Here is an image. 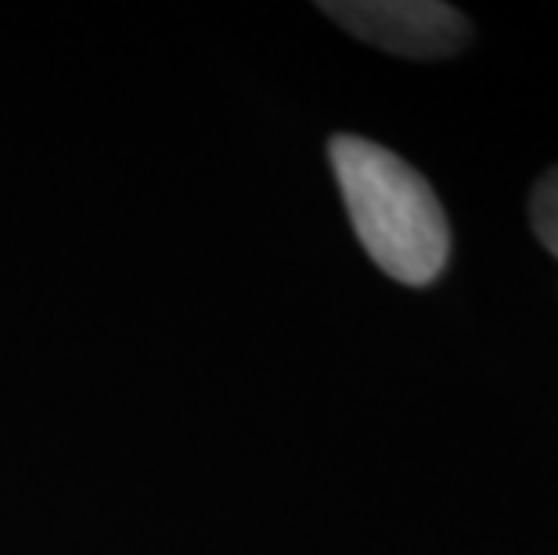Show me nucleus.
Segmentation results:
<instances>
[{
  "mask_svg": "<svg viewBox=\"0 0 558 555\" xmlns=\"http://www.w3.org/2000/svg\"><path fill=\"white\" fill-rule=\"evenodd\" d=\"M328 156L367 256L403 286L436 281L450 256V228L429 181L367 137H331Z\"/></svg>",
  "mask_w": 558,
  "mask_h": 555,
  "instance_id": "1",
  "label": "nucleus"
},
{
  "mask_svg": "<svg viewBox=\"0 0 558 555\" xmlns=\"http://www.w3.org/2000/svg\"><path fill=\"white\" fill-rule=\"evenodd\" d=\"M530 220H533L537 239L544 242V250L558 260V167L551 173H544L537 181V188H533Z\"/></svg>",
  "mask_w": 558,
  "mask_h": 555,
  "instance_id": "3",
  "label": "nucleus"
},
{
  "mask_svg": "<svg viewBox=\"0 0 558 555\" xmlns=\"http://www.w3.org/2000/svg\"><path fill=\"white\" fill-rule=\"evenodd\" d=\"M342 29L400 58H444L469 44V22L436 0H347L320 4Z\"/></svg>",
  "mask_w": 558,
  "mask_h": 555,
  "instance_id": "2",
  "label": "nucleus"
}]
</instances>
